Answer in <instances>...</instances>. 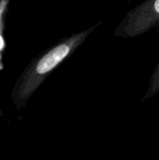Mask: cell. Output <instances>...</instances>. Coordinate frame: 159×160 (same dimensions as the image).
Instances as JSON below:
<instances>
[{
  "mask_svg": "<svg viewBox=\"0 0 159 160\" xmlns=\"http://www.w3.org/2000/svg\"><path fill=\"white\" fill-rule=\"evenodd\" d=\"M100 24L102 21L84 31L61 38L53 46L44 50L26 65L11 89V101L15 109H24L28 100L46 81V78L62 62L72 56Z\"/></svg>",
  "mask_w": 159,
  "mask_h": 160,
  "instance_id": "6da1fadb",
  "label": "cell"
},
{
  "mask_svg": "<svg viewBox=\"0 0 159 160\" xmlns=\"http://www.w3.org/2000/svg\"><path fill=\"white\" fill-rule=\"evenodd\" d=\"M159 24V0H144L123 17L115 30L116 37L144 35Z\"/></svg>",
  "mask_w": 159,
  "mask_h": 160,
  "instance_id": "7a4b0ae2",
  "label": "cell"
},
{
  "mask_svg": "<svg viewBox=\"0 0 159 160\" xmlns=\"http://www.w3.org/2000/svg\"><path fill=\"white\" fill-rule=\"evenodd\" d=\"M159 92V64H157L154 69L153 75L151 78V82H149V86L147 88L146 94L144 95L143 99L152 98L153 96H155Z\"/></svg>",
  "mask_w": 159,
  "mask_h": 160,
  "instance_id": "3957f363",
  "label": "cell"
}]
</instances>
